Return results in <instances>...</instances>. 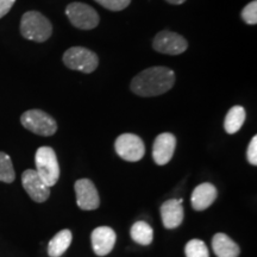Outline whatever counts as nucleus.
Instances as JSON below:
<instances>
[{
  "label": "nucleus",
  "mask_w": 257,
  "mask_h": 257,
  "mask_svg": "<svg viewBox=\"0 0 257 257\" xmlns=\"http://www.w3.org/2000/svg\"><path fill=\"white\" fill-rule=\"evenodd\" d=\"M175 83V73L167 67H150L131 81V91L140 96H157L165 94Z\"/></svg>",
  "instance_id": "f257e3e1"
},
{
  "label": "nucleus",
  "mask_w": 257,
  "mask_h": 257,
  "mask_svg": "<svg viewBox=\"0 0 257 257\" xmlns=\"http://www.w3.org/2000/svg\"><path fill=\"white\" fill-rule=\"evenodd\" d=\"M22 36L29 41L46 42L53 34L50 21L37 11H29L23 15L21 21Z\"/></svg>",
  "instance_id": "f03ea898"
},
{
  "label": "nucleus",
  "mask_w": 257,
  "mask_h": 257,
  "mask_svg": "<svg viewBox=\"0 0 257 257\" xmlns=\"http://www.w3.org/2000/svg\"><path fill=\"white\" fill-rule=\"evenodd\" d=\"M35 163H36V172L46 182V185L49 187L55 186L60 178V165L53 148H38L35 155Z\"/></svg>",
  "instance_id": "7ed1b4c3"
},
{
  "label": "nucleus",
  "mask_w": 257,
  "mask_h": 257,
  "mask_svg": "<svg viewBox=\"0 0 257 257\" xmlns=\"http://www.w3.org/2000/svg\"><path fill=\"white\" fill-rule=\"evenodd\" d=\"M21 123L27 130L40 136H53L57 130L56 120L41 110H29L21 117Z\"/></svg>",
  "instance_id": "20e7f679"
},
{
  "label": "nucleus",
  "mask_w": 257,
  "mask_h": 257,
  "mask_svg": "<svg viewBox=\"0 0 257 257\" xmlns=\"http://www.w3.org/2000/svg\"><path fill=\"white\" fill-rule=\"evenodd\" d=\"M63 62L69 69L89 74L98 68L99 59L87 48L73 47L64 53Z\"/></svg>",
  "instance_id": "39448f33"
},
{
  "label": "nucleus",
  "mask_w": 257,
  "mask_h": 257,
  "mask_svg": "<svg viewBox=\"0 0 257 257\" xmlns=\"http://www.w3.org/2000/svg\"><path fill=\"white\" fill-rule=\"evenodd\" d=\"M66 15L74 27L81 30H91L98 27L99 18L98 12L92 6L83 3H72L67 6Z\"/></svg>",
  "instance_id": "423d86ee"
},
{
  "label": "nucleus",
  "mask_w": 257,
  "mask_h": 257,
  "mask_svg": "<svg viewBox=\"0 0 257 257\" xmlns=\"http://www.w3.org/2000/svg\"><path fill=\"white\" fill-rule=\"evenodd\" d=\"M115 153L127 162H137L146 154V146L142 138L134 134H123L115 140Z\"/></svg>",
  "instance_id": "0eeeda50"
},
{
  "label": "nucleus",
  "mask_w": 257,
  "mask_h": 257,
  "mask_svg": "<svg viewBox=\"0 0 257 257\" xmlns=\"http://www.w3.org/2000/svg\"><path fill=\"white\" fill-rule=\"evenodd\" d=\"M153 47L156 51L167 55H179L185 53L188 48V43L185 37L175 32L165 30L161 31L154 38Z\"/></svg>",
  "instance_id": "6e6552de"
},
{
  "label": "nucleus",
  "mask_w": 257,
  "mask_h": 257,
  "mask_svg": "<svg viewBox=\"0 0 257 257\" xmlns=\"http://www.w3.org/2000/svg\"><path fill=\"white\" fill-rule=\"evenodd\" d=\"M22 185L32 200L44 202L50 195V187L46 185L38 173L34 169H27L22 174Z\"/></svg>",
  "instance_id": "1a4fd4ad"
},
{
  "label": "nucleus",
  "mask_w": 257,
  "mask_h": 257,
  "mask_svg": "<svg viewBox=\"0 0 257 257\" xmlns=\"http://www.w3.org/2000/svg\"><path fill=\"white\" fill-rule=\"evenodd\" d=\"M75 194L78 206L81 210L93 211L100 205L98 191L91 180L80 179L75 182Z\"/></svg>",
  "instance_id": "9d476101"
},
{
  "label": "nucleus",
  "mask_w": 257,
  "mask_h": 257,
  "mask_svg": "<svg viewBox=\"0 0 257 257\" xmlns=\"http://www.w3.org/2000/svg\"><path fill=\"white\" fill-rule=\"evenodd\" d=\"M176 148V138L173 134L163 133L156 137L153 147V157L156 165L165 166L172 160Z\"/></svg>",
  "instance_id": "9b49d317"
},
{
  "label": "nucleus",
  "mask_w": 257,
  "mask_h": 257,
  "mask_svg": "<svg viewBox=\"0 0 257 257\" xmlns=\"http://www.w3.org/2000/svg\"><path fill=\"white\" fill-rule=\"evenodd\" d=\"M91 240L95 255L106 256L113 249L115 240H117V234L111 227L99 226L93 230Z\"/></svg>",
  "instance_id": "f8f14e48"
},
{
  "label": "nucleus",
  "mask_w": 257,
  "mask_h": 257,
  "mask_svg": "<svg viewBox=\"0 0 257 257\" xmlns=\"http://www.w3.org/2000/svg\"><path fill=\"white\" fill-rule=\"evenodd\" d=\"M184 206H182V199H170L163 202L161 206V217L162 223L167 229H176L180 226L184 220Z\"/></svg>",
  "instance_id": "ddd939ff"
},
{
  "label": "nucleus",
  "mask_w": 257,
  "mask_h": 257,
  "mask_svg": "<svg viewBox=\"0 0 257 257\" xmlns=\"http://www.w3.org/2000/svg\"><path fill=\"white\" fill-rule=\"evenodd\" d=\"M217 199V189L212 184L205 182L197 186L192 193V206L197 211L206 210Z\"/></svg>",
  "instance_id": "4468645a"
},
{
  "label": "nucleus",
  "mask_w": 257,
  "mask_h": 257,
  "mask_svg": "<svg viewBox=\"0 0 257 257\" xmlns=\"http://www.w3.org/2000/svg\"><path fill=\"white\" fill-rule=\"evenodd\" d=\"M212 248L217 257H238L240 252L238 244L225 233L214 234Z\"/></svg>",
  "instance_id": "2eb2a0df"
},
{
  "label": "nucleus",
  "mask_w": 257,
  "mask_h": 257,
  "mask_svg": "<svg viewBox=\"0 0 257 257\" xmlns=\"http://www.w3.org/2000/svg\"><path fill=\"white\" fill-rule=\"evenodd\" d=\"M73 234L70 230H62L50 239L48 245V255L50 257H61L68 250L72 244Z\"/></svg>",
  "instance_id": "dca6fc26"
},
{
  "label": "nucleus",
  "mask_w": 257,
  "mask_h": 257,
  "mask_svg": "<svg viewBox=\"0 0 257 257\" xmlns=\"http://www.w3.org/2000/svg\"><path fill=\"white\" fill-rule=\"evenodd\" d=\"M245 121V110L242 106H233L227 112L226 117L224 120V128L227 134L233 135L238 133L240 127L243 126Z\"/></svg>",
  "instance_id": "f3484780"
},
{
  "label": "nucleus",
  "mask_w": 257,
  "mask_h": 257,
  "mask_svg": "<svg viewBox=\"0 0 257 257\" xmlns=\"http://www.w3.org/2000/svg\"><path fill=\"white\" fill-rule=\"evenodd\" d=\"M131 238L141 245H149L154 239V230L146 221L140 220L133 225L130 230Z\"/></svg>",
  "instance_id": "a211bd4d"
},
{
  "label": "nucleus",
  "mask_w": 257,
  "mask_h": 257,
  "mask_svg": "<svg viewBox=\"0 0 257 257\" xmlns=\"http://www.w3.org/2000/svg\"><path fill=\"white\" fill-rule=\"evenodd\" d=\"M15 179L16 173L11 157L8 154L0 152V181L5 184H12Z\"/></svg>",
  "instance_id": "6ab92c4d"
},
{
  "label": "nucleus",
  "mask_w": 257,
  "mask_h": 257,
  "mask_svg": "<svg viewBox=\"0 0 257 257\" xmlns=\"http://www.w3.org/2000/svg\"><path fill=\"white\" fill-rule=\"evenodd\" d=\"M186 257H210L208 249L202 240L191 239L185 246Z\"/></svg>",
  "instance_id": "aec40b11"
},
{
  "label": "nucleus",
  "mask_w": 257,
  "mask_h": 257,
  "mask_svg": "<svg viewBox=\"0 0 257 257\" xmlns=\"http://www.w3.org/2000/svg\"><path fill=\"white\" fill-rule=\"evenodd\" d=\"M242 19L249 25H255L257 23V2L249 3L242 11Z\"/></svg>",
  "instance_id": "412c9836"
},
{
  "label": "nucleus",
  "mask_w": 257,
  "mask_h": 257,
  "mask_svg": "<svg viewBox=\"0 0 257 257\" xmlns=\"http://www.w3.org/2000/svg\"><path fill=\"white\" fill-rule=\"evenodd\" d=\"M94 2L110 11H121L130 5L131 0H94Z\"/></svg>",
  "instance_id": "4be33fe9"
},
{
  "label": "nucleus",
  "mask_w": 257,
  "mask_h": 257,
  "mask_svg": "<svg viewBox=\"0 0 257 257\" xmlns=\"http://www.w3.org/2000/svg\"><path fill=\"white\" fill-rule=\"evenodd\" d=\"M246 157L250 165H257V136H253L252 140L250 141L248 150H246Z\"/></svg>",
  "instance_id": "5701e85b"
},
{
  "label": "nucleus",
  "mask_w": 257,
  "mask_h": 257,
  "mask_svg": "<svg viewBox=\"0 0 257 257\" xmlns=\"http://www.w3.org/2000/svg\"><path fill=\"white\" fill-rule=\"evenodd\" d=\"M16 0H0V18H3L10 12Z\"/></svg>",
  "instance_id": "b1692460"
},
{
  "label": "nucleus",
  "mask_w": 257,
  "mask_h": 257,
  "mask_svg": "<svg viewBox=\"0 0 257 257\" xmlns=\"http://www.w3.org/2000/svg\"><path fill=\"white\" fill-rule=\"evenodd\" d=\"M167 2L170 3V4H173V5H180V4H182V3H185L186 0H167Z\"/></svg>",
  "instance_id": "393cba45"
}]
</instances>
